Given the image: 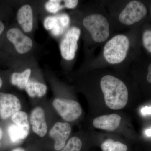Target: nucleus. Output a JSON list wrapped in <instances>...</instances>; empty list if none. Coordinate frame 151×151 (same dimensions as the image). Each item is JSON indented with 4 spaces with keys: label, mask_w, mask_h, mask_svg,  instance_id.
<instances>
[{
    "label": "nucleus",
    "mask_w": 151,
    "mask_h": 151,
    "mask_svg": "<svg viewBox=\"0 0 151 151\" xmlns=\"http://www.w3.org/2000/svg\"><path fill=\"white\" fill-rule=\"evenodd\" d=\"M100 86L105 104L108 108L119 110L126 106L128 100V91L122 80L113 76H105L101 79Z\"/></svg>",
    "instance_id": "nucleus-1"
},
{
    "label": "nucleus",
    "mask_w": 151,
    "mask_h": 151,
    "mask_svg": "<svg viewBox=\"0 0 151 151\" xmlns=\"http://www.w3.org/2000/svg\"><path fill=\"white\" fill-rule=\"evenodd\" d=\"M129 45V40L126 35L115 36L104 47L103 55L105 59L112 64L122 62L127 56Z\"/></svg>",
    "instance_id": "nucleus-2"
},
{
    "label": "nucleus",
    "mask_w": 151,
    "mask_h": 151,
    "mask_svg": "<svg viewBox=\"0 0 151 151\" xmlns=\"http://www.w3.org/2000/svg\"><path fill=\"white\" fill-rule=\"evenodd\" d=\"M83 24L96 42L105 41L110 35L109 23L102 15L94 14L86 17L83 20Z\"/></svg>",
    "instance_id": "nucleus-3"
},
{
    "label": "nucleus",
    "mask_w": 151,
    "mask_h": 151,
    "mask_svg": "<svg viewBox=\"0 0 151 151\" xmlns=\"http://www.w3.org/2000/svg\"><path fill=\"white\" fill-rule=\"evenodd\" d=\"M52 105L60 116L66 122L77 120L82 113L81 105L75 100L57 98L53 100Z\"/></svg>",
    "instance_id": "nucleus-4"
},
{
    "label": "nucleus",
    "mask_w": 151,
    "mask_h": 151,
    "mask_svg": "<svg viewBox=\"0 0 151 151\" xmlns=\"http://www.w3.org/2000/svg\"><path fill=\"white\" fill-rule=\"evenodd\" d=\"M5 39L19 54L27 53L32 47L31 39L17 28L12 27L8 29L5 33Z\"/></svg>",
    "instance_id": "nucleus-5"
},
{
    "label": "nucleus",
    "mask_w": 151,
    "mask_h": 151,
    "mask_svg": "<svg viewBox=\"0 0 151 151\" xmlns=\"http://www.w3.org/2000/svg\"><path fill=\"white\" fill-rule=\"evenodd\" d=\"M147 12V8L143 3L132 1L121 12L119 20L123 24L130 25L140 21L146 16Z\"/></svg>",
    "instance_id": "nucleus-6"
},
{
    "label": "nucleus",
    "mask_w": 151,
    "mask_h": 151,
    "mask_svg": "<svg viewBox=\"0 0 151 151\" xmlns=\"http://www.w3.org/2000/svg\"><path fill=\"white\" fill-rule=\"evenodd\" d=\"M80 34L81 30L76 27H71L65 34L60 45V53L64 59L70 60L75 57Z\"/></svg>",
    "instance_id": "nucleus-7"
},
{
    "label": "nucleus",
    "mask_w": 151,
    "mask_h": 151,
    "mask_svg": "<svg viewBox=\"0 0 151 151\" xmlns=\"http://www.w3.org/2000/svg\"><path fill=\"white\" fill-rule=\"evenodd\" d=\"M21 109L18 98L11 94L0 92V117L6 120Z\"/></svg>",
    "instance_id": "nucleus-8"
},
{
    "label": "nucleus",
    "mask_w": 151,
    "mask_h": 151,
    "mask_svg": "<svg viewBox=\"0 0 151 151\" xmlns=\"http://www.w3.org/2000/svg\"><path fill=\"white\" fill-rule=\"evenodd\" d=\"M71 131V126L67 123L58 122L53 126L49 132V136L54 139V148L56 150H60L65 147Z\"/></svg>",
    "instance_id": "nucleus-9"
},
{
    "label": "nucleus",
    "mask_w": 151,
    "mask_h": 151,
    "mask_svg": "<svg viewBox=\"0 0 151 151\" xmlns=\"http://www.w3.org/2000/svg\"><path fill=\"white\" fill-rule=\"evenodd\" d=\"M30 123L32 131L38 136L44 137L47 132V126L45 119L44 111L40 107L33 110L30 116Z\"/></svg>",
    "instance_id": "nucleus-10"
},
{
    "label": "nucleus",
    "mask_w": 151,
    "mask_h": 151,
    "mask_svg": "<svg viewBox=\"0 0 151 151\" xmlns=\"http://www.w3.org/2000/svg\"><path fill=\"white\" fill-rule=\"evenodd\" d=\"M121 119V116L117 114L100 116L94 119L93 126L97 129L112 132L119 128Z\"/></svg>",
    "instance_id": "nucleus-11"
},
{
    "label": "nucleus",
    "mask_w": 151,
    "mask_h": 151,
    "mask_svg": "<svg viewBox=\"0 0 151 151\" xmlns=\"http://www.w3.org/2000/svg\"><path fill=\"white\" fill-rule=\"evenodd\" d=\"M18 23L25 32L32 31L33 26V12L31 6L28 4L22 6L17 14Z\"/></svg>",
    "instance_id": "nucleus-12"
},
{
    "label": "nucleus",
    "mask_w": 151,
    "mask_h": 151,
    "mask_svg": "<svg viewBox=\"0 0 151 151\" xmlns=\"http://www.w3.org/2000/svg\"><path fill=\"white\" fill-rule=\"evenodd\" d=\"M12 120L20 131L22 139L27 137L29 133L30 127L27 113L19 111L12 116Z\"/></svg>",
    "instance_id": "nucleus-13"
},
{
    "label": "nucleus",
    "mask_w": 151,
    "mask_h": 151,
    "mask_svg": "<svg viewBox=\"0 0 151 151\" xmlns=\"http://www.w3.org/2000/svg\"><path fill=\"white\" fill-rule=\"evenodd\" d=\"M25 89L29 97H41L46 94L47 87L42 83L29 80Z\"/></svg>",
    "instance_id": "nucleus-14"
},
{
    "label": "nucleus",
    "mask_w": 151,
    "mask_h": 151,
    "mask_svg": "<svg viewBox=\"0 0 151 151\" xmlns=\"http://www.w3.org/2000/svg\"><path fill=\"white\" fill-rule=\"evenodd\" d=\"M31 73V70L29 68H27L21 73L14 72L11 76V83L12 85L17 86L19 89H24L29 81Z\"/></svg>",
    "instance_id": "nucleus-15"
},
{
    "label": "nucleus",
    "mask_w": 151,
    "mask_h": 151,
    "mask_svg": "<svg viewBox=\"0 0 151 151\" xmlns=\"http://www.w3.org/2000/svg\"><path fill=\"white\" fill-rule=\"evenodd\" d=\"M103 151H127L126 145L112 139H108L103 142L101 146Z\"/></svg>",
    "instance_id": "nucleus-16"
},
{
    "label": "nucleus",
    "mask_w": 151,
    "mask_h": 151,
    "mask_svg": "<svg viewBox=\"0 0 151 151\" xmlns=\"http://www.w3.org/2000/svg\"><path fill=\"white\" fill-rule=\"evenodd\" d=\"M82 145V142L80 139L77 137H73L69 140L60 151H80Z\"/></svg>",
    "instance_id": "nucleus-17"
},
{
    "label": "nucleus",
    "mask_w": 151,
    "mask_h": 151,
    "mask_svg": "<svg viewBox=\"0 0 151 151\" xmlns=\"http://www.w3.org/2000/svg\"><path fill=\"white\" fill-rule=\"evenodd\" d=\"M8 134L12 142H18L21 140H22L20 131L15 124H12L9 126Z\"/></svg>",
    "instance_id": "nucleus-18"
},
{
    "label": "nucleus",
    "mask_w": 151,
    "mask_h": 151,
    "mask_svg": "<svg viewBox=\"0 0 151 151\" xmlns=\"http://www.w3.org/2000/svg\"><path fill=\"white\" fill-rule=\"evenodd\" d=\"M62 1L58 0H50L45 4V7L46 10L49 12L55 14L65 7L64 4H62Z\"/></svg>",
    "instance_id": "nucleus-19"
},
{
    "label": "nucleus",
    "mask_w": 151,
    "mask_h": 151,
    "mask_svg": "<svg viewBox=\"0 0 151 151\" xmlns=\"http://www.w3.org/2000/svg\"><path fill=\"white\" fill-rule=\"evenodd\" d=\"M59 22L58 18L54 16H49L44 22V26L47 30H52Z\"/></svg>",
    "instance_id": "nucleus-20"
},
{
    "label": "nucleus",
    "mask_w": 151,
    "mask_h": 151,
    "mask_svg": "<svg viewBox=\"0 0 151 151\" xmlns=\"http://www.w3.org/2000/svg\"><path fill=\"white\" fill-rule=\"evenodd\" d=\"M143 43L145 48L151 52V31L147 30L143 35Z\"/></svg>",
    "instance_id": "nucleus-21"
},
{
    "label": "nucleus",
    "mask_w": 151,
    "mask_h": 151,
    "mask_svg": "<svg viewBox=\"0 0 151 151\" xmlns=\"http://www.w3.org/2000/svg\"><path fill=\"white\" fill-rule=\"evenodd\" d=\"M60 24L63 27L65 28L69 25L70 23V19L68 15L66 14H62L60 15L58 17Z\"/></svg>",
    "instance_id": "nucleus-22"
},
{
    "label": "nucleus",
    "mask_w": 151,
    "mask_h": 151,
    "mask_svg": "<svg viewBox=\"0 0 151 151\" xmlns=\"http://www.w3.org/2000/svg\"><path fill=\"white\" fill-rule=\"evenodd\" d=\"M64 28L63 27L59 22L52 29V32L53 35L58 36L62 34L64 31Z\"/></svg>",
    "instance_id": "nucleus-23"
},
{
    "label": "nucleus",
    "mask_w": 151,
    "mask_h": 151,
    "mask_svg": "<svg viewBox=\"0 0 151 151\" xmlns=\"http://www.w3.org/2000/svg\"><path fill=\"white\" fill-rule=\"evenodd\" d=\"M78 1L76 0H65L64 1L65 7L68 9H74L77 6Z\"/></svg>",
    "instance_id": "nucleus-24"
},
{
    "label": "nucleus",
    "mask_w": 151,
    "mask_h": 151,
    "mask_svg": "<svg viewBox=\"0 0 151 151\" xmlns=\"http://www.w3.org/2000/svg\"><path fill=\"white\" fill-rule=\"evenodd\" d=\"M141 113L144 116L147 115H151V107H145L142 108Z\"/></svg>",
    "instance_id": "nucleus-25"
},
{
    "label": "nucleus",
    "mask_w": 151,
    "mask_h": 151,
    "mask_svg": "<svg viewBox=\"0 0 151 151\" xmlns=\"http://www.w3.org/2000/svg\"><path fill=\"white\" fill-rule=\"evenodd\" d=\"M6 29V25L4 22L0 19V38L5 32Z\"/></svg>",
    "instance_id": "nucleus-26"
},
{
    "label": "nucleus",
    "mask_w": 151,
    "mask_h": 151,
    "mask_svg": "<svg viewBox=\"0 0 151 151\" xmlns=\"http://www.w3.org/2000/svg\"><path fill=\"white\" fill-rule=\"evenodd\" d=\"M147 81L151 84V63L148 67V72L147 76Z\"/></svg>",
    "instance_id": "nucleus-27"
},
{
    "label": "nucleus",
    "mask_w": 151,
    "mask_h": 151,
    "mask_svg": "<svg viewBox=\"0 0 151 151\" xmlns=\"http://www.w3.org/2000/svg\"><path fill=\"white\" fill-rule=\"evenodd\" d=\"M145 133L147 137H151V128L148 129L146 130Z\"/></svg>",
    "instance_id": "nucleus-28"
},
{
    "label": "nucleus",
    "mask_w": 151,
    "mask_h": 151,
    "mask_svg": "<svg viewBox=\"0 0 151 151\" xmlns=\"http://www.w3.org/2000/svg\"><path fill=\"white\" fill-rule=\"evenodd\" d=\"M12 151H26L24 149L21 148H17L14 149Z\"/></svg>",
    "instance_id": "nucleus-29"
},
{
    "label": "nucleus",
    "mask_w": 151,
    "mask_h": 151,
    "mask_svg": "<svg viewBox=\"0 0 151 151\" xmlns=\"http://www.w3.org/2000/svg\"><path fill=\"white\" fill-rule=\"evenodd\" d=\"M3 84V81L2 78L0 76V89L2 87Z\"/></svg>",
    "instance_id": "nucleus-30"
},
{
    "label": "nucleus",
    "mask_w": 151,
    "mask_h": 151,
    "mask_svg": "<svg viewBox=\"0 0 151 151\" xmlns=\"http://www.w3.org/2000/svg\"><path fill=\"white\" fill-rule=\"evenodd\" d=\"M3 132L2 129L0 127V141H1V139H2L3 137Z\"/></svg>",
    "instance_id": "nucleus-31"
},
{
    "label": "nucleus",
    "mask_w": 151,
    "mask_h": 151,
    "mask_svg": "<svg viewBox=\"0 0 151 151\" xmlns=\"http://www.w3.org/2000/svg\"></svg>",
    "instance_id": "nucleus-32"
}]
</instances>
